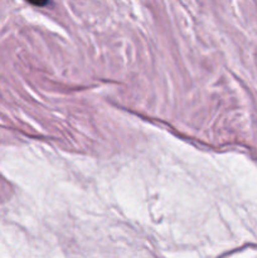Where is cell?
Returning a JSON list of instances; mask_svg holds the SVG:
<instances>
[{
    "instance_id": "1",
    "label": "cell",
    "mask_w": 257,
    "mask_h": 258,
    "mask_svg": "<svg viewBox=\"0 0 257 258\" xmlns=\"http://www.w3.org/2000/svg\"><path fill=\"white\" fill-rule=\"evenodd\" d=\"M27 2L30 3V4L35 5V7H45L49 0H27Z\"/></svg>"
}]
</instances>
